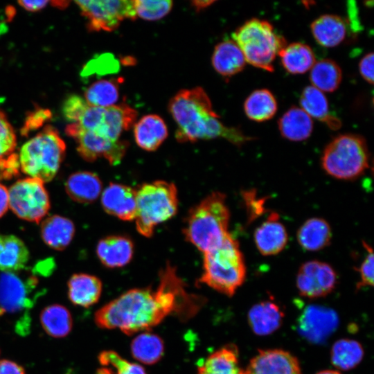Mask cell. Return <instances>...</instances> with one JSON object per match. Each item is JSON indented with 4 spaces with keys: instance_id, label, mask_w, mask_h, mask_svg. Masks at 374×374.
I'll return each instance as SVG.
<instances>
[{
    "instance_id": "obj_1",
    "label": "cell",
    "mask_w": 374,
    "mask_h": 374,
    "mask_svg": "<svg viewBox=\"0 0 374 374\" xmlns=\"http://www.w3.org/2000/svg\"><path fill=\"white\" fill-rule=\"evenodd\" d=\"M204 301L187 290L176 269L168 263L160 272L155 290L131 289L97 310L94 321L99 328L132 335L151 330L168 316L187 321L197 314Z\"/></svg>"
},
{
    "instance_id": "obj_2",
    "label": "cell",
    "mask_w": 374,
    "mask_h": 374,
    "mask_svg": "<svg viewBox=\"0 0 374 374\" xmlns=\"http://www.w3.org/2000/svg\"><path fill=\"white\" fill-rule=\"evenodd\" d=\"M168 109L177 123L175 137L179 143L223 138L241 146L253 139L238 128L227 127L219 120L202 87L180 90L170 99Z\"/></svg>"
},
{
    "instance_id": "obj_3",
    "label": "cell",
    "mask_w": 374,
    "mask_h": 374,
    "mask_svg": "<svg viewBox=\"0 0 374 374\" xmlns=\"http://www.w3.org/2000/svg\"><path fill=\"white\" fill-rule=\"evenodd\" d=\"M229 220L225 195L213 192L189 211L184 234L187 241L204 253L229 234Z\"/></svg>"
},
{
    "instance_id": "obj_4",
    "label": "cell",
    "mask_w": 374,
    "mask_h": 374,
    "mask_svg": "<svg viewBox=\"0 0 374 374\" xmlns=\"http://www.w3.org/2000/svg\"><path fill=\"white\" fill-rule=\"evenodd\" d=\"M246 273L239 243L229 233L217 246L204 253L203 273L199 281L231 296L244 282Z\"/></svg>"
},
{
    "instance_id": "obj_5",
    "label": "cell",
    "mask_w": 374,
    "mask_h": 374,
    "mask_svg": "<svg viewBox=\"0 0 374 374\" xmlns=\"http://www.w3.org/2000/svg\"><path fill=\"white\" fill-rule=\"evenodd\" d=\"M65 152V143L57 130L47 125L21 146L19 169L29 177L50 181L59 170Z\"/></svg>"
},
{
    "instance_id": "obj_6",
    "label": "cell",
    "mask_w": 374,
    "mask_h": 374,
    "mask_svg": "<svg viewBox=\"0 0 374 374\" xmlns=\"http://www.w3.org/2000/svg\"><path fill=\"white\" fill-rule=\"evenodd\" d=\"M136 227L142 235L150 238L156 226L172 218L178 208L175 185L166 181L142 184L136 190Z\"/></svg>"
},
{
    "instance_id": "obj_7",
    "label": "cell",
    "mask_w": 374,
    "mask_h": 374,
    "mask_svg": "<svg viewBox=\"0 0 374 374\" xmlns=\"http://www.w3.org/2000/svg\"><path fill=\"white\" fill-rule=\"evenodd\" d=\"M232 37L247 62L269 72L274 69L276 55L287 45L285 39L275 32L269 21L257 18L244 22Z\"/></svg>"
},
{
    "instance_id": "obj_8",
    "label": "cell",
    "mask_w": 374,
    "mask_h": 374,
    "mask_svg": "<svg viewBox=\"0 0 374 374\" xmlns=\"http://www.w3.org/2000/svg\"><path fill=\"white\" fill-rule=\"evenodd\" d=\"M370 154L366 140L355 134H341L325 148L321 163L330 176L342 180H353L369 167Z\"/></svg>"
},
{
    "instance_id": "obj_9",
    "label": "cell",
    "mask_w": 374,
    "mask_h": 374,
    "mask_svg": "<svg viewBox=\"0 0 374 374\" xmlns=\"http://www.w3.org/2000/svg\"><path fill=\"white\" fill-rule=\"evenodd\" d=\"M9 207L19 218L39 223L50 209L48 192L40 179L17 180L8 190Z\"/></svg>"
},
{
    "instance_id": "obj_10",
    "label": "cell",
    "mask_w": 374,
    "mask_h": 374,
    "mask_svg": "<svg viewBox=\"0 0 374 374\" xmlns=\"http://www.w3.org/2000/svg\"><path fill=\"white\" fill-rule=\"evenodd\" d=\"M75 3L86 18L89 31H113L122 21L136 18L134 1L81 0Z\"/></svg>"
},
{
    "instance_id": "obj_11",
    "label": "cell",
    "mask_w": 374,
    "mask_h": 374,
    "mask_svg": "<svg viewBox=\"0 0 374 374\" xmlns=\"http://www.w3.org/2000/svg\"><path fill=\"white\" fill-rule=\"evenodd\" d=\"M66 134L77 143V150L87 161H94L103 157L113 166L118 165L128 148L125 141H112L93 132L80 128L76 123H69L65 129Z\"/></svg>"
},
{
    "instance_id": "obj_12",
    "label": "cell",
    "mask_w": 374,
    "mask_h": 374,
    "mask_svg": "<svg viewBox=\"0 0 374 374\" xmlns=\"http://www.w3.org/2000/svg\"><path fill=\"white\" fill-rule=\"evenodd\" d=\"M38 280L32 275L18 272H2L0 274V308L10 313L30 308L35 297L32 294L37 288Z\"/></svg>"
},
{
    "instance_id": "obj_13",
    "label": "cell",
    "mask_w": 374,
    "mask_h": 374,
    "mask_svg": "<svg viewBox=\"0 0 374 374\" xmlns=\"http://www.w3.org/2000/svg\"><path fill=\"white\" fill-rule=\"evenodd\" d=\"M337 280L336 272L329 264L310 260L300 267L296 275V287L303 296L322 297L335 289Z\"/></svg>"
},
{
    "instance_id": "obj_14",
    "label": "cell",
    "mask_w": 374,
    "mask_h": 374,
    "mask_svg": "<svg viewBox=\"0 0 374 374\" xmlns=\"http://www.w3.org/2000/svg\"><path fill=\"white\" fill-rule=\"evenodd\" d=\"M339 317L331 308L316 305L307 306L297 323L299 334L313 344L323 343L337 329Z\"/></svg>"
},
{
    "instance_id": "obj_15",
    "label": "cell",
    "mask_w": 374,
    "mask_h": 374,
    "mask_svg": "<svg viewBox=\"0 0 374 374\" xmlns=\"http://www.w3.org/2000/svg\"><path fill=\"white\" fill-rule=\"evenodd\" d=\"M245 374H301L297 358L281 349L259 350L249 362Z\"/></svg>"
},
{
    "instance_id": "obj_16",
    "label": "cell",
    "mask_w": 374,
    "mask_h": 374,
    "mask_svg": "<svg viewBox=\"0 0 374 374\" xmlns=\"http://www.w3.org/2000/svg\"><path fill=\"white\" fill-rule=\"evenodd\" d=\"M101 204L108 214L132 221L136 211V190L122 184L110 183L102 193Z\"/></svg>"
},
{
    "instance_id": "obj_17",
    "label": "cell",
    "mask_w": 374,
    "mask_h": 374,
    "mask_svg": "<svg viewBox=\"0 0 374 374\" xmlns=\"http://www.w3.org/2000/svg\"><path fill=\"white\" fill-rule=\"evenodd\" d=\"M253 238L262 256L276 255L284 249L288 240L287 232L277 213L271 212L256 228Z\"/></svg>"
},
{
    "instance_id": "obj_18",
    "label": "cell",
    "mask_w": 374,
    "mask_h": 374,
    "mask_svg": "<svg viewBox=\"0 0 374 374\" xmlns=\"http://www.w3.org/2000/svg\"><path fill=\"white\" fill-rule=\"evenodd\" d=\"M96 253L105 267H121L131 261L134 254V244L126 235H109L98 242Z\"/></svg>"
},
{
    "instance_id": "obj_19",
    "label": "cell",
    "mask_w": 374,
    "mask_h": 374,
    "mask_svg": "<svg viewBox=\"0 0 374 374\" xmlns=\"http://www.w3.org/2000/svg\"><path fill=\"white\" fill-rule=\"evenodd\" d=\"M17 137L6 114L0 110V179H9L18 175L19 157Z\"/></svg>"
},
{
    "instance_id": "obj_20",
    "label": "cell",
    "mask_w": 374,
    "mask_h": 374,
    "mask_svg": "<svg viewBox=\"0 0 374 374\" xmlns=\"http://www.w3.org/2000/svg\"><path fill=\"white\" fill-rule=\"evenodd\" d=\"M136 117V110L125 103L105 107L103 122L94 133L112 141H118L122 132L134 125Z\"/></svg>"
},
{
    "instance_id": "obj_21",
    "label": "cell",
    "mask_w": 374,
    "mask_h": 374,
    "mask_svg": "<svg viewBox=\"0 0 374 374\" xmlns=\"http://www.w3.org/2000/svg\"><path fill=\"white\" fill-rule=\"evenodd\" d=\"M284 314L271 301L253 305L248 312V323L252 331L260 336L270 335L277 330L283 322Z\"/></svg>"
},
{
    "instance_id": "obj_22",
    "label": "cell",
    "mask_w": 374,
    "mask_h": 374,
    "mask_svg": "<svg viewBox=\"0 0 374 374\" xmlns=\"http://www.w3.org/2000/svg\"><path fill=\"white\" fill-rule=\"evenodd\" d=\"M168 134L167 126L157 114L143 116L134 126V136L136 144L146 151L156 150Z\"/></svg>"
},
{
    "instance_id": "obj_23",
    "label": "cell",
    "mask_w": 374,
    "mask_h": 374,
    "mask_svg": "<svg viewBox=\"0 0 374 374\" xmlns=\"http://www.w3.org/2000/svg\"><path fill=\"white\" fill-rule=\"evenodd\" d=\"M197 374H245V372L239 364L238 348L233 344H228L201 361Z\"/></svg>"
},
{
    "instance_id": "obj_24",
    "label": "cell",
    "mask_w": 374,
    "mask_h": 374,
    "mask_svg": "<svg viewBox=\"0 0 374 374\" xmlns=\"http://www.w3.org/2000/svg\"><path fill=\"white\" fill-rule=\"evenodd\" d=\"M102 282L87 274H75L68 282V295L75 305L88 308L96 303L102 293Z\"/></svg>"
},
{
    "instance_id": "obj_25",
    "label": "cell",
    "mask_w": 374,
    "mask_h": 374,
    "mask_svg": "<svg viewBox=\"0 0 374 374\" xmlns=\"http://www.w3.org/2000/svg\"><path fill=\"white\" fill-rule=\"evenodd\" d=\"M102 181L91 172L80 171L71 174L65 184L68 195L74 201L87 204L94 202L100 195Z\"/></svg>"
},
{
    "instance_id": "obj_26",
    "label": "cell",
    "mask_w": 374,
    "mask_h": 374,
    "mask_svg": "<svg viewBox=\"0 0 374 374\" xmlns=\"http://www.w3.org/2000/svg\"><path fill=\"white\" fill-rule=\"evenodd\" d=\"M296 238L303 249L309 251H319L330 244L332 239L331 227L323 218L311 217L299 227Z\"/></svg>"
},
{
    "instance_id": "obj_27",
    "label": "cell",
    "mask_w": 374,
    "mask_h": 374,
    "mask_svg": "<svg viewBox=\"0 0 374 374\" xmlns=\"http://www.w3.org/2000/svg\"><path fill=\"white\" fill-rule=\"evenodd\" d=\"M74 234V224L65 217L51 215L44 219L41 223L42 238L53 249H64L73 240Z\"/></svg>"
},
{
    "instance_id": "obj_28",
    "label": "cell",
    "mask_w": 374,
    "mask_h": 374,
    "mask_svg": "<svg viewBox=\"0 0 374 374\" xmlns=\"http://www.w3.org/2000/svg\"><path fill=\"white\" fill-rule=\"evenodd\" d=\"M246 60L242 52L233 40L219 43L212 55L214 69L221 75L229 78L242 71Z\"/></svg>"
},
{
    "instance_id": "obj_29",
    "label": "cell",
    "mask_w": 374,
    "mask_h": 374,
    "mask_svg": "<svg viewBox=\"0 0 374 374\" xmlns=\"http://www.w3.org/2000/svg\"><path fill=\"white\" fill-rule=\"evenodd\" d=\"M312 35L320 45L334 47L346 38V21L335 15H323L317 18L310 26Z\"/></svg>"
},
{
    "instance_id": "obj_30",
    "label": "cell",
    "mask_w": 374,
    "mask_h": 374,
    "mask_svg": "<svg viewBox=\"0 0 374 374\" xmlns=\"http://www.w3.org/2000/svg\"><path fill=\"white\" fill-rule=\"evenodd\" d=\"M29 251L24 242L14 235L0 233V270L18 272L29 260Z\"/></svg>"
},
{
    "instance_id": "obj_31",
    "label": "cell",
    "mask_w": 374,
    "mask_h": 374,
    "mask_svg": "<svg viewBox=\"0 0 374 374\" xmlns=\"http://www.w3.org/2000/svg\"><path fill=\"white\" fill-rule=\"evenodd\" d=\"M301 109L310 117L325 123L330 129L337 130L341 122L329 111L328 100L323 93L313 86L306 87L301 96Z\"/></svg>"
},
{
    "instance_id": "obj_32",
    "label": "cell",
    "mask_w": 374,
    "mask_h": 374,
    "mask_svg": "<svg viewBox=\"0 0 374 374\" xmlns=\"http://www.w3.org/2000/svg\"><path fill=\"white\" fill-rule=\"evenodd\" d=\"M278 129L281 135L292 141H301L311 135L313 122L301 108L292 107L279 119Z\"/></svg>"
},
{
    "instance_id": "obj_33",
    "label": "cell",
    "mask_w": 374,
    "mask_h": 374,
    "mask_svg": "<svg viewBox=\"0 0 374 374\" xmlns=\"http://www.w3.org/2000/svg\"><path fill=\"white\" fill-rule=\"evenodd\" d=\"M278 55L284 69L292 74L304 73L310 70L316 62L312 48L301 42L287 44Z\"/></svg>"
},
{
    "instance_id": "obj_34",
    "label": "cell",
    "mask_w": 374,
    "mask_h": 374,
    "mask_svg": "<svg viewBox=\"0 0 374 374\" xmlns=\"http://www.w3.org/2000/svg\"><path fill=\"white\" fill-rule=\"evenodd\" d=\"M130 350L135 359L143 364L152 365L162 358L164 343L159 335L145 331L132 339Z\"/></svg>"
},
{
    "instance_id": "obj_35",
    "label": "cell",
    "mask_w": 374,
    "mask_h": 374,
    "mask_svg": "<svg viewBox=\"0 0 374 374\" xmlns=\"http://www.w3.org/2000/svg\"><path fill=\"white\" fill-rule=\"evenodd\" d=\"M40 322L45 332L55 338L66 336L73 326L70 312L66 308L59 304L44 308L40 314Z\"/></svg>"
},
{
    "instance_id": "obj_36",
    "label": "cell",
    "mask_w": 374,
    "mask_h": 374,
    "mask_svg": "<svg viewBox=\"0 0 374 374\" xmlns=\"http://www.w3.org/2000/svg\"><path fill=\"white\" fill-rule=\"evenodd\" d=\"M247 116L256 122L271 119L277 111V102L273 93L265 89L253 91L244 103Z\"/></svg>"
},
{
    "instance_id": "obj_37",
    "label": "cell",
    "mask_w": 374,
    "mask_h": 374,
    "mask_svg": "<svg viewBox=\"0 0 374 374\" xmlns=\"http://www.w3.org/2000/svg\"><path fill=\"white\" fill-rule=\"evenodd\" d=\"M341 78L342 73L339 66L330 59L315 62L310 69V80L312 86L322 92L335 91L339 87Z\"/></svg>"
},
{
    "instance_id": "obj_38",
    "label": "cell",
    "mask_w": 374,
    "mask_h": 374,
    "mask_svg": "<svg viewBox=\"0 0 374 374\" xmlns=\"http://www.w3.org/2000/svg\"><path fill=\"white\" fill-rule=\"evenodd\" d=\"M121 78L100 80L90 84L85 90L84 99L89 105L109 107L114 105L119 97Z\"/></svg>"
},
{
    "instance_id": "obj_39",
    "label": "cell",
    "mask_w": 374,
    "mask_h": 374,
    "mask_svg": "<svg viewBox=\"0 0 374 374\" xmlns=\"http://www.w3.org/2000/svg\"><path fill=\"white\" fill-rule=\"evenodd\" d=\"M363 356L362 345L358 341L349 339L337 341L330 351L332 364L343 371L350 370L357 366Z\"/></svg>"
},
{
    "instance_id": "obj_40",
    "label": "cell",
    "mask_w": 374,
    "mask_h": 374,
    "mask_svg": "<svg viewBox=\"0 0 374 374\" xmlns=\"http://www.w3.org/2000/svg\"><path fill=\"white\" fill-rule=\"evenodd\" d=\"M136 17L145 20L155 21L165 17L171 10L172 1L170 0H135Z\"/></svg>"
},
{
    "instance_id": "obj_41",
    "label": "cell",
    "mask_w": 374,
    "mask_h": 374,
    "mask_svg": "<svg viewBox=\"0 0 374 374\" xmlns=\"http://www.w3.org/2000/svg\"><path fill=\"white\" fill-rule=\"evenodd\" d=\"M98 358L101 365L112 366L116 374H147L143 366L129 362L114 350H103Z\"/></svg>"
},
{
    "instance_id": "obj_42",
    "label": "cell",
    "mask_w": 374,
    "mask_h": 374,
    "mask_svg": "<svg viewBox=\"0 0 374 374\" xmlns=\"http://www.w3.org/2000/svg\"><path fill=\"white\" fill-rule=\"evenodd\" d=\"M366 251V255L357 269L359 280L357 284V290L373 285V253L372 248L365 241L362 242Z\"/></svg>"
},
{
    "instance_id": "obj_43",
    "label": "cell",
    "mask_w": 374,
    "mask_h": 374,
    "mask_svg": "<svg viewBox=\"0 0 374 374\" xmlns=\"http://www.w3.org/2000/svg\"><path fill=\"white\" fill-rule=\"evenodd\" d=\"M88 105L84 98L78 95H71L64 102V116L70 123H76Z\"/></svg>"
},
{
    "instance_id": "obj_44",
    "label": "cell",
    "mask_w": 374,
    "mask_h": 374,
    "mask_svg": "<svg viewBox=\"0 0 374 374\" xmlns=\"http://www.w3.org/2000/svg\"><path fill=\"white\" fill-rule=\"evenodd\" d=\"M51 117V113L47 109H39L30 112L26 117L22 134L26 135L30 131L39 127Z\"/></svg>"
},
{
    "instance_id": "obj_45",
    "label": "cell",
    "mask_w": 374,
    "mask_h": 374,
    "mask_svg": "<svg viewBox=\"0 0 374 374\" xmlns=\"http://www.w3.org/2000/svg\"><path fill=\"white\" fill-rule=\"evenodd\" d=\"M373 53L366 54L359 62V70L362 78L368 83L373 82Z\"/></svg>"
},
{
    "instance_id": "obj_46",
    "label": "cell",
    "mask_w": 374,
    "mask_h": 374,
    "mask_svg": "<svg viewBox=\"0 0 374 374\" xmlns=\"http://www.w3.org/2000/svg\"><path fill=\"white\" fill-rule=\"evenodd\" d=\"M0 374H25L24 369L10 360L0 361Z\"/></svg>"
},
{
    "instance_id": "obj_47",
    "label": "cell",
    "mask_w": 374,
    "mask_h": 374,
    "mask_svg": "<svg viewBox=\"0 0 374 374\" xmlns=\"http://www.w3.org/2000/svg\"><path fill=\"white\" fill-rule=\"evenodd\" d=\"M51 1H19L18 3L21 7L29 12H36L42 10L47 6Z\"/></svg>"
},
{
    "instance_id": "obj_48",
    "label": "cell",
    "mask_w": 374,
    "mask_h": 374,
    "mask_svg": "<svg viewBox=\"0 0 374 374\" xmlns=\"http://www.w3.org/2000/svg\"><path fill=\"white\" fill-rule=\"evenodd\" d=\"M8 207V190L4 185L0 184V217L6 213Z\"/></svg>"
},
{
    "instance_id": "obj_49",
    "label": "cell",
    "mask_w": 374,
    "mask_h": 374,
    "mask_svg": "<svg viewBox=\"0 0 374 374\" xmlns=\"http://www.w3.org/2000/svg\"><path fill=\"white\" fill-rule=\"evenodd\" d=\"M215 3V1L211 0H196L191 2V6L196 12H199L203 9L208 8Z\"/></svg>"
},
{
    "instance_id": "obj_50",
    "label": "cell",
    "mask_w": 374,
    "mask_h": 374,
    "mask_svg": "<svg viewBox=\"0 0 374 374\" xmlns=\"http://www.w3.org/2000/svg\"><path fill=\"white\" fill-rule=\"evenodd\" d=\"M112 371V370L110 368H101L97 371L96 374H113Z\"/></svg>"
},
{
    "instance_id": "obj_51",
    "label": "cell",
    "mask_w": 374,
    "mask_h": 374,
    "mask_svg": "<svg viewBox=\"0 0 374 374\" xmlns=\"http://www.w3.org/2000/svg\"><path fill=\"white\" fill-rule=\"evenodd\" d=\"M317 374H341V373L337 371L326 370V371H320L317 373Z\"/></svg>"
},
{
    "instance_id": "obj_52",
    "label": "cell",
    "mask_w": 374,
    "mask_h": 374,
    "mask_svg": "<svg viewBox=\"0 0 374 374\" xmlns=\"http://www.w3.org/2000/svg\"><path fill=\"white\" fill-rule=\"evenodd\" d=\"M4 312L3 311V310L0 308V317L3 314Z\"/></svg>"
}]
</instances>
